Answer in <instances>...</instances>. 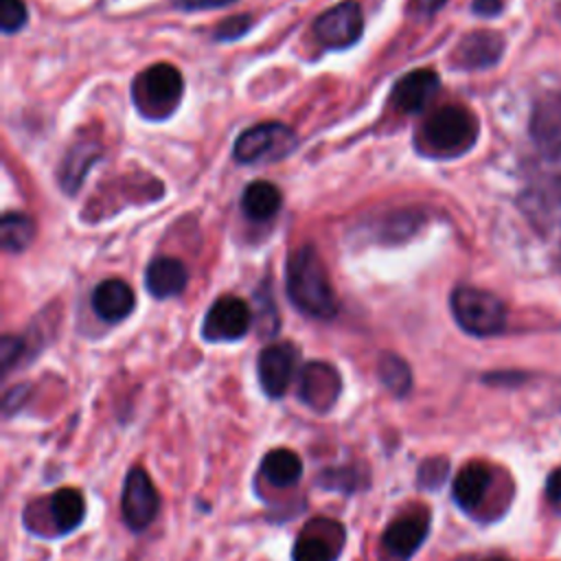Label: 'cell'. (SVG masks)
Here are the masks:
<instances>
[{"label": "cell", "mask_w": 561, "mask_h": 561, "mask_svg": "<svg viewBox=\"0 0 561 561\" xmlns=\"http://www.w3.org/2000/svg\"><path fill=\"white\" fill-rule=\"evenodd\" d=\"M285 287L291 305L305 316L331 320L337 313V298L329 272L313 245H302L289 254Z\"/></svg>", "instance_id": "1"}, {"label": "cell", "mask_w": 561, "mask_h": 561, "mask_svg": "<svg viewBox=\"0 0 561 561\" xmlns=\"http://www.w3.org/2000/svg\"><path fill=\"white\" fill-rule=\"evenodd\" d=\"M476 138V116L460 105H445L423 121L419 129V151L434 158H454L469 151Z\"/></svg>", "instance_id": "2"}, {"label": "cell", "mask_w": 561, "mask_h": 561, "mask_svg": "<svg viewBox=\"0 0 561 561\" xmlns=\"http://www.w3.org/2000/svg\"><path fill=\"white\" fill-rule=\"evenodd\" d=\"M184 92L182 75L171 64H153L136 75L131 85V99L136 110L145 118H167L171 116Z\"/></svg>", "instance_id": "3"}, {"label": "cell", "mask_w": 561, "mask_h": 561, "mask_svg": "<svg viewBox=\"0 0 561 561\" xmlns=\"http://www.w3.org/2000/svg\"><path fill=\"white\" fill-rule=\"evenodd\" d=\"M449 307L458 327L469 335L491 337L502 333L506 327L504 302L486 289L460 285L451 291Z\"/></svg>", "instance_id": "4"}, {"label": "cell", "mask_w": 561, "mask_h": 561, "mask_svg": "<svg viewBox=\"0 0 561 561\" xmlns=\"http://www.w3.org/2000/svg\"><path fill=\"white\" fill-rule=\"evenodd\" d=\"M296 134L276 121L259 123L248 127L234 140V160L241 164H259V162H276L289 156L296 147Z\"/></svg>", "instance_id": "5"}, {"label": "cell", "mask_w": 561, "mask_h": 561, "mask_svg": "<svg viewBox=\"0 0 561 561\" xmlns=\"http://www.w3.org/2000/svg\"><path fill=\"white\" fill-rule=\"evenodd\" d=\"M364 33V13L359 2L342 0L313 20V35L327 48H348Z\"/></svg>", "instance_id": "6"}, {"label": "cell", "mask_w": 561, "mask_h": 561, "mask_svg": "<svg viewBox=\"0 0 561 561\" xmlns=\"http://www.w3.org/2000/svg\"><path fill=\"white\" fill-rule=\"evenodd\" d=\"M160 497L142 467H131L123 482L121 493V515L129 530H145L158 515Z\"/></svg>", "instance_id": "7"}, {"label": "cell", "mask_w": 561, "mask_h": 561, "mask_svg": "<svg viewBox=\"0 0 561 561\" xmlns=\"http://www.w3.org/2000/svg\"><path fill=\"white\" fill-rule=\"evenodd\" d=\"M252 324V311L239 296H219L206 311L202 322V337L206 342H237Z\"/></svg>", "instance_id": "8"}, {"label": "cell", "mask_w": 561, "mask_h": 561, "mask_svg": "<svg viewBox=\"0 0 561 561\" xmlns=\"http://www.w3.org/2000/svg\"><path fill=\"white\" fill-rule=\"evenodd\" d=\"M430 522L432 517L425 506L392 519L379 541L381 557L386 561H408L423 546L430 533Z\"/></svg>", "instance_id": "9"}, {"label": "cell", "mask_w": 561, "mask_h": 561, "mask_svg": "<svg viewBox=\"0 0 561 561\" xmlns=\"http://www.w3.org/2000/svg\"><path fill=\"white\" fill-rule=\"evenodd\" d=\"M346 533L342 524L318 517L311 519L296 537L291 561H335L342 552Z\"/></svg>", "instance_id": "10"}, {"label": "cell", "mask_w": 561, "mask_h": 561, "mask_svg": "<svg viewBox=\"0 0 561 561\" xmlns=\"http://www.w3.org/2000/svg\"><path fill=\"white\" fill-rule=\"evenodd\" d=\"M298 362V348L291 342L267 344L256 359L259 383L263 392L272 399H278L287 392Z\"/></svg>", "instance_id": "11"}, {"label": "cell", "mask_w": 561, "mask_h": 561, "mask_svg": "<svg viewBox=\"0 0 561 561\" xmlns=\"http://www.w3.org/2000/svg\"><path fill=\"white\" fill-rule=\"evenodd\" d=\"M342 379L335 366L327 362H309L298 375V397L316 412H327L340 397Z\"/></svg>", "instance_id": "12"}, {"label": "cell", "mask_w": 561, "mask_h": 561, "mask_svg": "<svg viewBox=\"0 0 561 561\" xmlns=\"http://www.w3.org/2000/svg\"><path fill=\"white\" fill-rule=\"evenodd\" d=\"M493 469L484 460H471L460 467L451 482V497L465 513H476L493 486Z\"/></svg>", "instance_id": "13"}, {"label": "cell", "mask_w": 561, "mask_h": 561, "mask_svg": "<svg viewBox=\"0 0 561 561\" xmlns=\"http://www.w3.org/2000/svg\"><path fill=\"white\" fill-rule=\"evenodd\" d=\"M440 88L438 75L430 68H419L403 75L392 88V105L405 114H419Z\"/></svg>", "instance_id": "14"}, {"label": "cell", "mask_w": 561, "mask_h": 561, "mask_svg": "<svg viewBox=\"0 0 561 561\" xmlns=\"http://www.w3.org/2000/svg\"><path fill=\"white\" fill-rule=\"evenodd\" d=\"M136 307L134 289L121 278L101 280L92 291V309L105 322L125 320Z\"/></svg>", "instance_id": "15"}, {"label": "cell", "mask_w": 561, "mask_h": 561, "mask_svg": "<svg viewBox=\"0 0 561 561\" xmlns=\"http://www.w3.org/2000/svg\"><path fill=\"white\" fill-rule=\"evenodd\" d=\"M188 283V272L180 259L156 256L145 272V285L156 298H171L182 294Z\"/></svg>", "instance_id": "16"}, {"label": "cell", "mask_w": 561, "mask_h": 561, "mask_svg": "<svg viewBox=\"0 0 561 561\" xmlns=\"http://www.w3.org/2000/svg\"><path fill=\"white\" fill-rule=\"evenodd\" d=\"M261 476L272 486H278V489L294 486L300 480V476H302V460H300V456L296 451H291L287 447L272 449V451H267L263 456Z\"/></svg>", "instance_id": "17"}, {"label": "cell", "mask_w": 561, "mask_h": 561, "mask_svg": "<svg viewBox=\"0 0 561 561\" xmlns=\"http://www.w3.org/2000/svg\"><path fill=\"white\" fill-rule=\"evenodd\" d=\"M280 208V191L267 180H254L241 195V210L252 221H267Z\"/></svg>", "instance_id": "18"}, {"label": "cell", "mask_w": 561, "mask_h": 561, "mask_svg": "<svg viewBox=\"0 0 561 561\" xmlns=\"http://www.w3.org/2000/svg\"><path fill=\"white\" fill-rule=\"evenodd\" d=\"M50 517L57 526V533H70L81 526L85 517V500L77 489L64 486L57 489L50 497Z\"/></svg>", "instance_id": "19"}, {"label": "cell", "mask_w": 561, "mask_h": 561, "mask_svg": "<svg viewBox=\"0 0 561 561\" xmlns=\"http://www.w3.org/2000/svg\"><path fill=\"white\" fill-rule=\"evenodd\" d=\"M35 237V221L24 213H4L0 224V239L2 250L18 254L33 243Z\"/></svg>", "instance_id": "20"}, {"label": "cell", "mask_w": 561, "mask_h": 561, "mask_svg": "<svg viewBox=\"0 0 561 561\" xmlns=\"http://www.w3.org/2000/svg\"><path fill=\"white\" fill-rule=\"evenodd\" d=\"M99 147L96 145H90V142H83V145H77L68 151L66 160H64V167H61V186L68 191V193H75L83 180V175L88 173L90 164L99 158Z\"/></svg>", "instance_id": "21"}, {"label": "cell", "mask_w": 561, "mask_h": 561, "mask_svg": "<svg viewBox=\"0 0 561 561\" xmlns=\"http://www.w3.org/2000/svg\"><path fill=\"white\" fill-rule=\"evenodd\" d=\"M500 53V39L491 33H473L462 39L458 59L462 66H484L491 64Z\"/></svg>", "instance_id": "22"}, {"label": "cell", "mask_w": 561, "mask_h": 561, "mask_svg": "<svg viewBox=\"0 0 561 561\" xmlns=\"http://www.w3.org/2000/svg\"><path fill=\"white\" fill-rule=\"evenodd\" d=\"M377 373H379V379L381 383L397 397H403L408 394L410 386H412V373L405 364V359H401L399 355L394 353H383L379 357V364H377Z\"/></svg>", "instance_id": "23"}, {"label": "cell", "mask_w": 561, "mask_h": 561, "mask_svg": "<svg viewBox=\"0 0 561 561\" xmlns=\"http://www.w3.org/2000/svg\"><path fill=\"white\" fill-rule=\"evenodd\" d=\"M28 20L24 0H0V26L4 33L20 31Z\"/></svg>", "instance_id": "24"}, {"label": "cell", "mask_w": 561, "mask_h": 561, "mask_svg": "<svg viewBox=\"0 0 561 561\" xmlns=\"http://www.w3.org/2000/svg\"><path fill=\"white\" fill-rule=\"evenodd\" d=\"M449 471V462L445 458H430L419 467V486L423 489H436L445 482Z\"/></svg>", "instance_id": "25"}, {"label": "cell", "mask_w": 561, "mask_h": 561, "mask_svg": "<svg viewBox=\"0 0 561 561\" xmlns=\"http://www.w3.org/2000/svg\"><path fill=\"white\" fill-rule=\"evenodd\" d=\"M248 28H250V18H248V15H234V18L224 20V22L217 26V31H215V39L232 42V39L241 37Z\"/></svg>", "instance_id": "26"}, {"label": "cell", "mask_w": 561, "mask_h": 561, "mask_svg": "<svg viewBox=\"0 0 561 561\" xmlns=\"http://www.w3.org/2000/svg\"><path fill=\"white\" fill-rule=\"evenodd\" d=\"M20 351H22V340H18V337H13V335H4V337H2V342H0V359H2L4 370L11 368V364H13V362L18 359V355H20Z\"/></svg>", "instance_id": "27"}, {"label": "cell", "mask_w": 561, "mask_h": 561, "mask_svg": "<svg viewBox=\"0 0 561 561\" xmlns=\"http://www.w3.org/2000/svg\"><path fill=\"white\" fill-rule=\"evenodd\" d=\"M546 495L557 508H561V467L552 469L546 478Z\"/></svg>", "instance_id": "28"}, {"label": "cell", "mask_w": 561, "mask_h": 561, "mask_svg": "<svg viewBox=\"0 0 561 561\" xmlns=\"http://www.w3.org/2000/svg\"><path fill=\"white\" fill-rule=\"evenodd\" d=\"M502 9V0H473V11L478 15H495Z\"/></svg>", "instance_id": "29"}, {"label": "cell", "mask_w": 561, "mask_h": 561, "mask_svg": "<svg viewBox=\"0 0 561 561\" xmlns=\"http://www.w3.org/2000/svg\"><path fill=\"white\" fill-rule=\"evenodd\" d=\"M445 4V0H416V9L423 13H434Z\"/></svg>", "instance_id": "30"}, {"label": "cell", "mask_w": 561, "mask_h": 561, "mask_svg": "<svg viewBox=\"0 0 561 561\" xmlns=\"http://www.w3.org/2000/svg\"><path fill=\"white\" fill-rule=\"evenodd\" d=\"M480 561H508V559H504V557H484Z\"/></svg>", "instance_id": "31"}]
</instances>
